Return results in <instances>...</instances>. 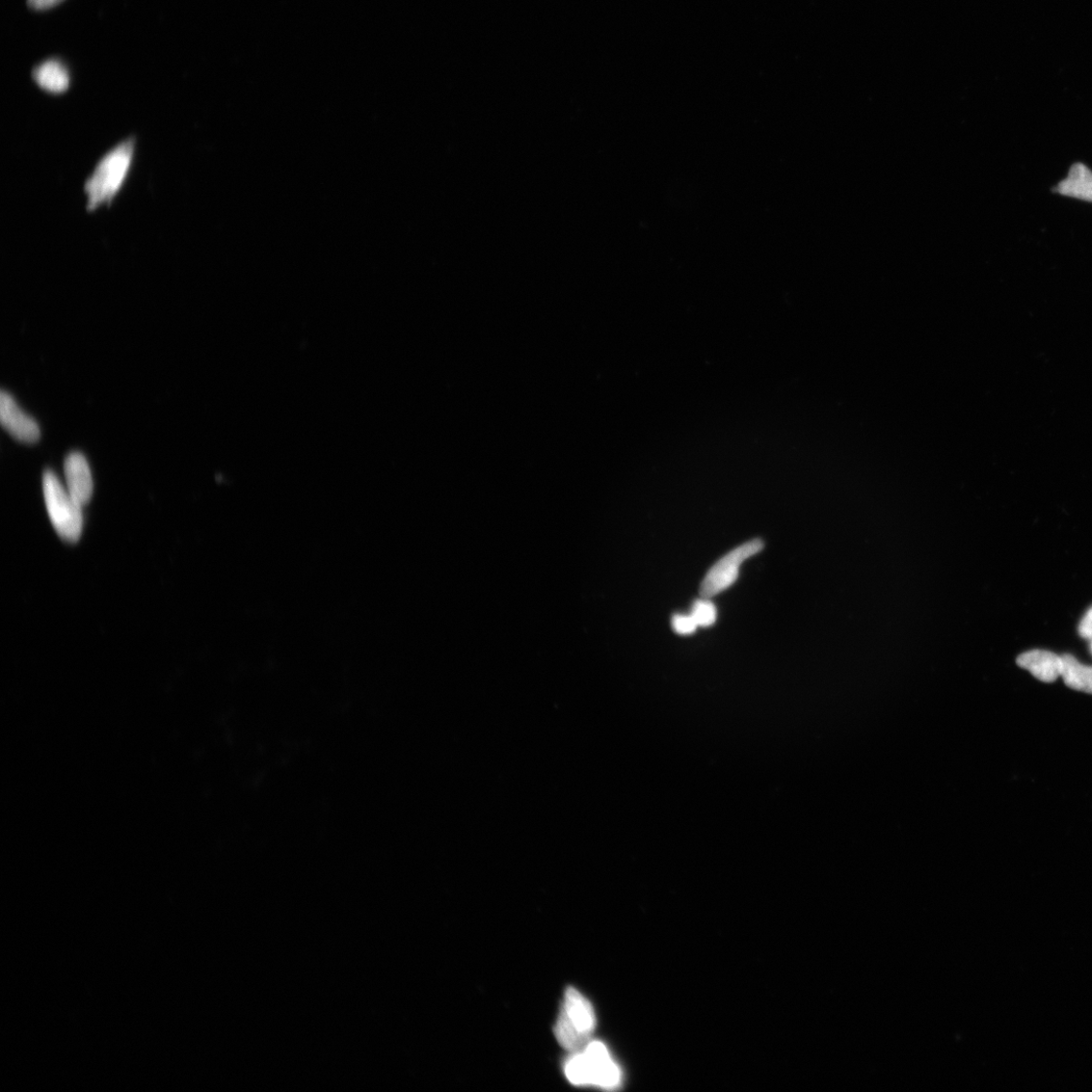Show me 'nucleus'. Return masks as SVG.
Segmentation results:
<instances>
[{"instance_id":"obj_1","label":"nucleus","mask_w":1092,"mask_h":1092,"mask_svg":"<svg viewBox=\"0 0 1092 1092\" xmlns=\"http://www.w3.org/2000/svg\"><path fill=\"white\" fill-rule=\"evenodd\" d=\"M137 138L129 137L106 153L85 183L87 209L94 211L111 206L123 188L134 160Z\"/></svg>"},{"instance_id":"obj_2","label":"nucleus","mask_w":1092,"mask_h":1092,"mask_svg":"<svg viewBox=\"0 0 1092 1092\" xmlns=\"http://www.w3.org/2000/svg\"><path fill=\"white\" fill-rule=\"evenodd\" d=\"M565 1073L574 1085L612 1090L621 1084L619 1065L599 1041L589 1042L582 1051L574 1053L565 1065Z\"/></svg>"},{"instance_id":"obj_3","label":"nucleus","mask_w":1092,"mask_h":1092,"mask_svg":"<svg viewBox=\"0 0 1092 1092\" xmlns=\"http://www.w3.org/2000/svg\"><path fill=\"white\" fill-rule=\"evenodd\" d=\"M595 1027L596 1016L591 1002L577 990L568 989L554 1027L558 1043L572 1053L582 1051L590 1042Z\"/></svg>"},{"instance_id":"obj_4","label":"nucleus","mask_w":1092,"mask_h":1092,"mask_svg":"<svg viewBox=\"0 0 1092 1092\" xmlns=\"http://www.w3.org/2000/svg\"><path fill=\"white\" fill-rule=\"evenodd\" d=\"M43 490L48 514L58 535L69 543L82 536L84 517L80 506L66 491L58 477L47 471L43 476Z\"/></svg>"},{"instance_id":"obj_5","label":"nucleus","mask_w":1092,"mask_h":1092,"mask_svg":"<svg viewBox=\"0 0 1092 1092\" xmlns=\"http://www.w3.org/2000/svg\"><path fill=\"white\" fill-rule=\"evenodd\" d=\"M764 543L754 540L728 553L710 569L700 587V596L712 598L727 590L736 581L741 564L762 551Z\"/></svg>"},{"instance_id":"obj_6","label":"nucleus","mask_w":1092,"mask_h":1092,"mask_svg":"<svg viewBox=\"0 0 1092 1092\" xmlns=\"http://www.w3.org/2000/svg\"><path fill=\"white\" fill-rule=\"evenodd\" d=\"M0 420L5 430L21 442L34 443L40 438L37 422L26 415L5 391L0 395Z\"/></svg>"},{"instance_id":"obj_7","label":"nucleus","mask_w":1092,"mask_h":1092,"mask_svg":"<svg viewBox=\"0 0 1092 1092\" xmlns=\"http://www.w3.org/2000/svg\"><path fill=\"white\" fill-rule=\"evenodd\" d=\"M64 471L69 494L84 508L94 493L93 475L87 459L79 452H71L65 460Z\"/></svg>"},{"instance_id":"obj_8","label":"nucleus","mask_w":1092,"mask_h":1092,"mask_svg":"<svg viewBox=\"0 0 1092 1092\" xmlns=\"http://www.w3.org/2000/svg\"><path fill=\"white\" fill-rule=\"evenodd\" d=\"M1017 663L1044 683H1053L1061 677L1062 657L1049 651L1034 650L1024 653L1018 657Z\"/></svg>"},{"instance_id":"obj_9","label":"nucleus","mask_w":1092,"mask_h":1092,"mask_svg":"<svg viewBox=\"0 0 1092 1092\" xmlns=\"http://www.w3.org/2000/svg\"><path fill=\"white\" fill-rule=\"evenodd\" d=\"M36 84L51 94H63L70 86V76L63 63L56 59L48 60L33 71Z\"/></svg>"},{"instance_id":"obj_10","label":"nucleus","mask_w":1092,"mask_h":1092,"mask_svg":"<svg viewBox=\"0 0 1092 1092\" xmlns=\"http://www.w3.org/2000/svg\"><path fill=\"white\" fill-rule=\"evenodd\" d=\"M1053 192L1092 203V171L1084 165L1075 164L1068 178L1061 181Z\"/></svg>"},{"instance_id":"obj_11","label":"nucleus","mask_w":1092,"mask_h":1092,"mask_svg":"<svg viewBox=\"0 0 1092 1092\" xmlns=\"http://www.w3.org/2000/svg\"><path fill=\"white\" fill-rule=\"evenodd\" d=\"M1062 657L1061 677L1069 688L1092 695V667L1082 664L1072 655Z\"/></svg>"},{"instance_id":"obj_12","label":"nucleus","mask_w":1092,"mask_h":1092,"mask_svg":"<svg viewBox=\"0 0 1092 1092\" xmlns=\"http://www.w3.org/2000/svg\"><path fill=\"white\" fill-rule=\"evenodd\" d=\"M691 616L698 626L708 627L716 621L717 611L712 602L703 598L695 603Z\"/></svg>"},{"instance_id":"obj_13","label":"nucleus","mask_w":1092,"mask_h":1092,"mask_svg":"<svg viewBox=\"0 0 1092 1092\" xmlns=\"http://www.w3.org/2000/svg\"><path fill=\"white\" fill-rule=\"evenodd\" d=\"M674 630L682 635L691 634L697 631L698 624L692 616H675L672 621Z\"/></svg>"},{"instance_id":"obj_14","label":"nucleus","mask_w":1092,"mask_h":1092,"mask_svg":"<svg viewBox=\"0 0 1092 1092\" xmlns=\"http://www.w3.org/2000/svg\"><path fill=\"white\" fill-rule=\"evenodd\" d=\"M1079 635L1092 641V607L1086 612L1078 626Z\"/></svg>"},{"instance_id":"obj_15","label":"nucleus","mask_w":1092,"mask_h":1092,"mask_svg":"<svg viewBox=\"0 0 1092 1092\" xmlns=\"http://www.w3.org/2000/svg\"><path fill=\"white\" fill-rule=\"evenodd\" d=\"M62 0H28V5L33 10H47L59 5Z\"/></svg>"}]
</instances>
